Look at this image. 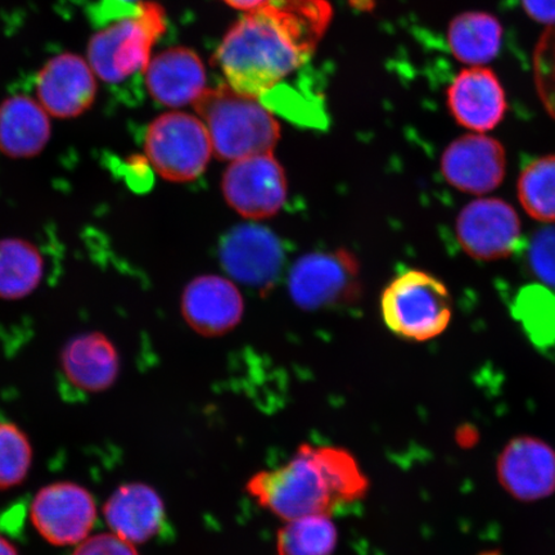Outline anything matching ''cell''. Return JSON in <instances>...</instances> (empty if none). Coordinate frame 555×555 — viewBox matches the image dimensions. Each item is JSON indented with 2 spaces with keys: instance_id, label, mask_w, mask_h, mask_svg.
Listing matches in <instances>:
<instances>
[{
  "instance_id": "cell-1",
  "label": "cell",
  "mask_w": 555,
  "mask_h": 555,
  "mask_svg": "<svg viewBox=\"0 0 555 555\" xmlns=\"http://www.w3.org/2000/svg\"><path fill=\"white\" fill-rule=\"evenodd\" d=\"M331 18L327 0H267L227 33L215 62L235 92L262 99L307 64Z\"/></svg>"
},
{
  "instance_id": "cell-2",
  "label": "cell",
  "mask_w": 555,
  "mask_h": 555,
  "mask_svg": "<svg viewBox=\"0 0 555 555\" xmlns=\"http://www.w3.org/2000/svg\"><path fill=\"white\" fill-rule=\"evenodd\" d=\"M370 481L349 451L304 443L284 466L256 474L249 495L273 515L293 520L330 515L341 504L364 498Z\"/></svg>"
},
{
  "instance_id": "cell-3",
  "label": "cell",
  "mask_w": 555,
  "mask_h": 555,
  "mask_svg": "<svg viewBox=\"0 0 555 555\" xmlns=\"http://www.w3.org/2000/svg\"><path fill=\"white\" fill-rule=\"evenodd\" d=\"M220 159L235 162L272 154L281 127L259 100L235 92L231 87L206 89L194 102Z\"/></svg>"
},
{
  "instance_id": "cell-4",
  "label": "cell",
  "mask_w": 555,
  "mask_h": 555,
  "mask_svg": "<svg viewBox=\"0 0 555 555\" xmlns=\"http://www.w3.org/2000/svg\"><path fill=\"white\" fill-rule=\"evenodd\" d=\"M166 30L165 10L141 0L134 15L102 26L88 44V62L96 78L120 85L130 76L144 73L151 53Z\"/></svg>"
},
{
  "instance_id": "cell-5",
  "label": "cell",
  "mask_w": 555,
  "mask_h": 555,
  "mask_svg": "<svg viewBox=\"0 0 555 555\" xmlns=\"http://www.w3.org/2000/svg\"><path fill=\"white\" fill-rule=\"evenodd\" d=\"M384 321L395 335L425 343L442 335L453 318V297L439 278L408 270L388 284L380 298Z\"/></svg>"
},
{
  "instance_id": "cell-6",
  "label": "cell",
  "mask_w": 555,
  "mask_h": 555,
  "mask_svg": "<svg viewBox=\"0 0 555 555\" xmlns=\"http://www.w3.org/2000/svg\"><path fill=\"white\" fill-rule=\"evenodd\" d=\"M212 151L204 121L193 115L164 114L145 131V158L159 177L172 183L197 179L210 162Z\"/></svg>"
},
{
  "instance_id": "cell-7",
  "label": "cell",
  "mask_w": 555,
  "mask_h": 555,
  "mask_svg": "<svg viewBox=\"0 0 555 555\" xmlns=\"http://www.w3.org/2000/svg\"><path fill=\"white\" fill-rule=\"evenodd\" d=\"M99 517L95 499L85 486L60 481L43 486L33 498L34 529L48 544L76 546L90 537Z\"/></svg>"
},
{
  "instance_id": "cell-8",
  "label": "cell",
  "mask_w": 555,
  "mask_h": 555,
  "mask_svg": "<svg viewBox=\"0 0 555 555\" xmlns=\"http://www.w3.org/2000/svg\"><path fill=\"white\" fill-rule=\"evenodd\" d=\"M288 286L297 307L305 310L351 302L360 295L359 263L345 249L310 254L295 263Z\"/></svg>"
},
{
  "instance_id": "cell-9",
  "label": "cell",
  "mask_w": 555,
  "mask_h": 555,
  "mask_svg": "<svg viewBox=\"0 0 555 555\" xmlns=\"http://www.w3.org/2000/svg\"><path fill=\"white\" fill-rule=\"evenodd\" d=\"M456 240L469 258L478 261L508 259L522 238L515 208L501 198L472 201L457 214Z\"/></svg>"
},
{
  "instance_id": "cell-10",
  "label": "cell",
  "mask_w": 555,
  "mask_h": 555,
  "mask_svg": "<svg viewBox=\"0 0 555 555\" xmlns=\"http://www.w3.org/2000/svg\"><path fill=\"white\" fill-rule=\"evenodd\" d=\"M221 186L229 206L248 219L274 217L287 198L286 173L272 154L235 159Z\"/></svg>"
},
{
  "instance_id": "cell-11",
  "label": "cell",
  "mask_w": 555,
  "mask_h": 555,
  "mask_svg": "<svg viewBox=\"0 0 555 555\" xmlns=\"http://www.w3.org/2000/svg\"><path fill=\"white\" fill-rule=\"evenodd\" d=\"M440 169L453 189L483 196L503 183L506 152L498 139L485 133H469L456 138L443 150Z\"/></svg>"
},
{
  "instance_id": "cell-12",
  "label": "cell",
  "mask_w": 555,
  "mask_h": 555,
  "mask_svg": "<svg viewBox=\"0 0 555 555\" xmlns=\"http://www.w3.org/2000/svg\"><path fill=\"white\" fill-rule=\"evenodd\" d=\"M88 60L75 53L54 55L35 81L37 100L55 119H75L93 106L99 85Z\"/></svg>"
},
{
  "instance_id": "cell-13",
  "label": "cell",
  "mask_w": 555,
  "mask_h": 555,
  "mask_svg": "<svg viewBox=\"0 0 555 555\" xmlns=\"http://www.w3.org/2000/svg\"><path fill=\"white\" fill-rule=\"evenodd\" d=\"M447 104L455 122L472 133L494 130L508 111L501 79L486 66L463 68L447 90Z\"/></svg>"
},
{
  "instance_id": "cell-14",
  "label": "cell",
  "mask_w": 555,
  "mask_h": 555,
  "mask_svg": "<svg viewBox=\"0 0 555 555\" xmlns=\"http://www.w3.org/2000/svg\"><path fill=\"white\" fill-rule=\"evenodd\" d=\"M499 482L519 502H538L555 492V450L532 436H518L496 462Z\"/></svg>"
},
{
  "instance_id": "cell-15",
  "label": "cell",
  "mask_w": 555,
  "mask_h": 555,
  "mask_svg": "<svg viewBox=\"0 0 555 555\" xmlns=\"http://www.w3.org/2000/svg\"><path fill=\"white\" fill-rule=\"evenodd\" d=\"M227 272L246 286L268 291L283 266V248L276 235L258 225L232 229L220 245Z\"/></svg>"
},
{
  "instance_id": "cell-16",
  "label": "cell",
  "mask_w": 555,
  "mask_h": 555,
  "mask_svg": "<svg viewBox=\"0 0 555 555\" xmlns=\"http://www.w3.org/2000/svg\"><path fill=\"white\" fill-rule=\"evenodd\" d=\"M103 517L115 535L133 545L144 544L164 531L165 503L147 483H124L104 503Z\"/></svg>"
},
{
  "instance_id": "cell-17",
  "label": "cell",
  "mask_w": 555,
  "mask_h": 555,
  "mask_svg": "<svg viewBox=\"0 0 555 555\" xmlns=\"http://www.w3.org/2000/svg\"><path fill=\"white\" fill-rule=\"evenodd\" d=\"M243 310L245 305L237 287L217 275L192 281L182 297L185 322L206 337L223 336L237 327Z\"/></svg>"
},
{
  "instance_id": "cell-18",
  "label": "cell",
  "mask_w": 555,
  "mask_h": 555,
  "mask_svg": "<svg viewBox=\"0 0 555 555\" xmlns=\"http://www.w3.org/2000/svg\"><path fill=\"white\" fill-rule=\"evenodd\" d=\"M62 376L75 390L100 393L109 390L119 378V351L101 332H86L75 336L61 352Z\"/></svg>"
},
{
  "instance_id": "cell-19",
  "label": "cell",
  "mask_w": 555,
  "mask_h": 555,
  "mask_svg": "<svg viewBox=\"0 0 555 555\" xmlns=\"http://www.w3.org/2000/svg\"><path fill=\"white\" fill-rule=\"evenodd\" d=\"M145 86L157 103L179 108L196 102L206 90L203 61L189 48H170L151 59Z\"/></svg>"
},
{
  "instance_id": "cell-20",
  "label": "cell",
  "mask_w": 555,
  "mask_h": 555,
  "mask_svg": "<svg viewBox=\"0 0 555 555\" xmlns=\"http://www.w3.org/2000/svg\"><path fill=\"white\" fill-rule=\"evenodd\" d=\"M52 138L50 114L26 94L0 103V154L15 159L37 157Z\"/></svg>"
},
{
  "instance_id": "cell-21",
  "label": "cell",
  "mask_w": 555,
  "mask_h": 555,
  "mask_svg": "<svg viewBox=\"0 0 555 555\" xmlns=\"http://www.w3.org/2000/svg\"><path fill=\"white\" fill-rule=\"evenodd\" d=\"M504 27L496 16L485 11H466L448 26V44L456 61L467 66H486L498 57Z\"/></svg>"
},
{
  "instance_id": "cell-22",
  "label": "cell",
  "mask_w": 555,
  "mask_h": 555,
  "mask_svg": "<svg viewBox=\"0 0 555 555\" xmlns=\"http://www.w3.org/2000/svg\"><path fill=\"white\" fill-rule=\"evenodd\" d=\"M44 258L30 241L18 237L0 240V298L23 300L40 286Z\"/></svg>"
},
{
  "instance_id": "cell-23",
  "label": "cell",
  "mask_w": 555,
  "mask_h": 555,
  "mask_svg": "<svg viewBox=\"0 0 555 555\" xmlns=\"http://www.w3.org/2000/svg\"><path fill=\"white\" fill-rule=\"evenodd\" d=\"M513 317L541 349L555 346V291L545 284H529L513 301Z\"/></svg>"
},
{
  "instance_id": "cell-24",
  "label": "cell",
  "mask_w": 555,
  "mask_h": 555,
  "mask_svg": "<svg viewBox=\"0 0 555 555\" xmlns=\"http://www.w3.org/2000/svg\"><path fill=\"white\" fill-rule=\"evenodd\" d=\"M520 206L530 218L555 224V155L533 159L517 182Z\"/></svg>"
},
{
  "instance_id": "cell-25",
  "label": "cell",
  "mask_w": 555,
  "mask_h": 555,
  "mask_svg": "<svg viewBox=\"0 0 555 555\" xmlns=\"http://www.w3.org/2000/svg\"><path fill=\"white\" fill-rule=\"evenodd\" d=\"M338 532L327 515H312L288 520L278 532V555H331Z\"/></svg>"
},
{
  "instance_id": "cell-26",
  "label": "cell",
  "mask_w": 555,
  "mask_h": 555,
  "mask_svg": "<svg viewBox=\"0 0 555 555\" xmlns=\"http://www.w3.org/2000/svg\"><path fill=\"white\" fill-rule=\"evenodd\" d=\"M33 456L29 436L15 423L0 422V490L17 488L25 482Z\"/></svg>"
},
{
  "instance_id": "cell-27",
  "label": "cell",
  "mask_w": 555,
  "mask_h": 555,
  "mask_svg": "<svg viewBox=\"0 0 555 555\" xmlns=\"http://www.w3.org/2000/svg\"><path fill=\"white\" fill-rule=\"evenodd\" d=\"M527 261L533 275L545 286L555 289V227L540 229L532 235Z\"/></svg>"
},
{
  "instance_id": "cell-28",
  "label": "cell",
  "mask_w": 555,
  "mask_h": 555,
  "mask_svg": "<svg viewBox=\"0 0 555 555\" xmlns=\"http://www.w3.org/2000/svg\"><path fill=\"white\" fill-rule=\"evenodd\" d=\"M546 31L535 55L537 86L541 101L555 119V26Z\"/></svg>"
},
{
  "instance_id": "cell-29",
  "label": "cell",
  "mask_w": 555,
  "mask_h": 555,
  "mask_svg": "<svg viewBox=\"0 0 555 555\" xmlns=\"http://www.w3.org/2000/svg\"><path fill=\"white\" fill-rule=\"evenodd\" d=\"M72 555H139L135 546L114 532L96 533L75 546Z\"/></svg>"
},
{
  "instance_id": "cell-30",
  "label": "cell",
  "mask_w": 555,
  "mask_h": 555,
  "mask_svg": "<svg viewBox=\"0 0 555 555\" xmlns=\"http://www.w3.org/2000/svg\"><path fill=\"white\" fill-rule=\"evenodd\" d=\"M141 0H99L93 9L96 25L104 26L114 21L134 15Z\"/></svg>"
},
{
  "instance_id": "cell-31",
  "label": "cell",
  "mask_w": 555,
  "mask_h": 555,
  "mask_svg": "<svg viewBox=\"0 0 555 555\" xmlns=\"http://www.w3.org/2000/svg\"><path fill=\"white\" fill-rule=\"evenodd\" d=\"M149 159L133 156L122 164L124 178L133 191H145L150 185Z\"/></svg>"
},
{
  "instance_id": "cell-32",
  "label": "cell",
  "mask_w": 555,
  "mask_h": 555,
  "mask_svg": "<svg viewBox=\"0 0 555 555\" xmlns=\"http://www.w3.org/2000/svg\"><path fill=\"white\" fill-rule=\"evenodd\" d=\"M531 20L546 27L555 26V0H520Z\"/></svg>"
},
{
  "instance_id": "cell-33",
  "label": "cell",
  "mask_w": 555,
  "mask_h": 555,
  "mask_svg": "<svg viewBox=\"0 0 555 555\" xmlns=\"http://www.w3.org/2000/svg\"><path fill=\"white\" fill-rule=\"evenodd\" d=\"M228 5H231L234 10L240 11H251L255 10L256 7L266 3L267 0H224Z\"/></svg>"
},
{
  "instance_id": "cell-34",
  "label": "cell",
  "mask_w": 555,
  "mask_h": 555,
  "mask_svg": "<svg viewBox=\"0 0 555 555\" xmlns=\"http://www.w3.org/2000/svg\"><path fill=\"white\" fill-rule=\"evenodd\" d=\"M0 555H20L16 546L0 533Z\"/></svg>"
},
{
  "instance_id": "cell-35",
  "label": "cell",
  "mask_w": 555,
  "mask_h": 555,
  "mask_svg": "<svg viewBox=\"0 0 555 555\" xmlns=\"http://www.w3.org/2000/svg\"><path fill=\"white\" fill-rule=\"evenodd\" d=\"M482 555H498V554H496V553H494V552H491V553H485V554H482Z\"/></svg>"
}]
</instances>
